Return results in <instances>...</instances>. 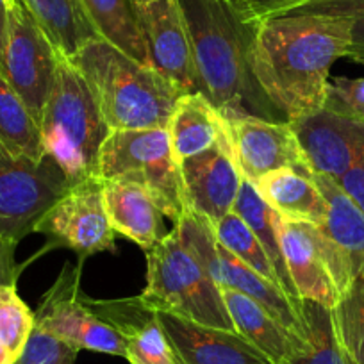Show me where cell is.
Segmentation results:
<instances>
[{
    "label": "cell",
    "mask_w": 364,
    "mask_h": 364,
    "mask_svg": "<svg viewBox=\"0 0 364 364\" xmlns=\"http://www.w3.org/2000/svg\"><path fill=\"white\" fill-rule=\"evenodd\" d=\"M227 122L234 159L243 178L252 184L281 168L313 173L289 122L232 118Z\"/></svg>",
    "instance_id": "obj_13"
},
{
    "label": "cell",
    "mask_w": 364,
    "mask_h": 364,
    "mask_svg": "<svg viewBox=\"0 0 364 364\" xmlns=\"http://www.w3.org/2000/svg\"><path fill=\"white\" fill-rule=\"evenodd\" d=\"M138 15L152 68L182 93H195L193 55L181 2H139Z\"/></svg>",
    "instance_id": "obj_14"
},
{
    "label": "cell",
    "mask_w": 364,
    "mask_h": 364,
    "mask_svg": "<svg viewBox=\"0 0 364 364\" xmlns=\"http://www.w3.org/2000/svg\"><path fill=\"white\" fill-rule=\"evenodd\" d=\"M97 177L139 184L173 223L188 211L181 166L173 157L166 129L111 131L100 149Z\"/></svg>",
    "instance_id": "obj_6"
},
{
    "label": "cell",
    "mask_w": 364,
    "mask_h": 364,
    "mask_svg": "<svg viewBox=\"0 0 364 364\" xmlns=\"http://www.w3.org/2000/svg\"><path fill=\"white\" fill-rule=\"evenodd\" d=\"M350 31L352 20L339 16L284 15L259 23L252 68L286 120L323 109L331 68L346 58Z\"/></svg>",
    "instance_id": "obj_1"
},
{
    "label": "cell",
    "mask_w": 364,
    "mask_h": 364,
    "mask_svg": "<svg viewBox=\"0 0 364 364\" xmlns=\"http://www.w3.org/2000/svg\"><path fill=\"white\" fill-rule=\"evenodd\" d=\"M77 350L34 325V331L15 364H73Z\"/></svg>",
    "instance_id": "obj_32"
},
{
    "label": "cell",
    "mask_w": 364,
    "mask_h": 364,
    "mask_svg": "<svg viewBox=\"0 0 364 364\" xmlns=\"http://www.w3.org/2000/svg\"><path fill=\"white\" fill-rule=\"evenodd\" d=\"M0 364H15V359H13L11 353L8 352L2 341H0Z\"/></svg>",
    "instance_id": "obj_40"
},
{
    "label": "cell",
    "mask_w": 364,
    "mask_h": 364,
    "mask_svg": "<svg viewBox=\"0 0 364 364\" xmlns=\"http://www.w3.org/2000/svg\"><path fill=\"white\" fill-rule=\"evenodd\" d=\"M80 272L82 261L77 266L66 262L58 281L43 295V300L34 313L36 327L66 343L77 352L109 353L125 357L124 339L109 323L99 318L80 293Z\"/></svg>",
    "instance_id": "obj_10"
},
{
    "label": "cell",
    "mask_w": 364,
    "mask_h": 364,
    "mask_svg": "<svg viewBox=\"0 0 364 364\" xmlns=\"http://www.w3.org/2000/svg\"><path fill=\"white\" fill-rule=\"evenodd\" d=\"M68 61L86 80L111 131L166 129L184 95L156 70L102 38L84 45Z\"/></svg>",
    "instance_id": "obj_3"
},
{
    "label": "cell",
    "mask_w": 364,
    "mask_h": 364,
    "mask_svg": "<svg viewBox=\"0 0 364 364\" xmlns=\"http://www.w3.org/2000/svg\"><path fill=\"white\" fill-rule=\"evenodd\" d=\"M86 302L99 318L109 323L120 334L125 345V359L131 364H178L159 320L141 296L118 300Z\"/></svg>",
    "instance_id": "obj_18"
},
{
    "label": "cell",
    "mask_w": 364,
    "mask_h": 364,
    "mask_svg": "<svg viewBox=\"0 0 364 364\" xmlns=\"http://www.w3.org/2000/svg\"><path fill=\"white\" fill-rule=\"evenodd\" d=\"M313 178L327 202L325 222L318 227L341 255L352 279H364V211L336 178L321 173H313Z\"/></svg>",
    "instance_id": "obj_20"
},
{
    "label": "cell",
    "mask_w": 364,
    "mask_h": 364,
    "mask_svg": "<svg viewBox=\"0 0 364 364\" xmlns=\"http://www.w3.org/2000/svg\"><path fill=\"white\" fill-rule=\"evenodd\" d=\"M213 229H215L216 241L222 247H225L230 254L243 261L248 268L261 273L262 277H266L268 281L279 284L277 273L273 269L272 261L268 259V254L262 248L261 241L236 213H229L222 220L213 223Z\"/></svg>",
    "instance_id": "obj_30"
},
{
    "label": "cell",
    "mask_w": 364,
    "mask_h": 364,
    "mask_svg": "<svg viewBox=\"0 0 364 364\" xmlns=\"http://www.w3.org/2000/svg\"><path fill=\"white\" fill-rule=\"evenodd\" d=\"M166 131L178 164L229 138L225 118L197 91L184 93L177 100Z\"/></svg>",
    "instance_id": "obj_21"
},
{
    "label": "cell",
    "mask_w": 364,
    "mask_h": 364,
    "mask_svg": "<svg viewBox=\"0 0 364 364\" xmlns=\"http://www.w3.org/2000/svg\"><path fill=\"white\" fill-rule=\"evenodd\" d=\"M34 313L16 293V286H0V341L18 359L34 331Z\"/></svg>",
    "instance_id": "obj_31"
},
{
    "label": "cell",
    "mask_w": 364,
    "mask_h": 364,
    "mask_svg": "<svg viewBox=\"0 0 364 364\" xmlns=\"http://www.w3.org/2000/svg\"><path fill=\"white\" fill-rule=\"evenodd\" d=\"M323 109L341 117L364 120V75L355 79L336 77L331 80Z\"/></svg>",
    "instance_id": "obj_33"
},
{
    "label": "cell",
    "mask_w": 364,
    "mask_h": 364,
    "mask_svg": "<svg viewBox=\"0 0 364 364\" xmlns=\"http://www.w3.org/2000/svg\"><path fill=\"white\" fill-rule=\"evenodd\" d=\"M331 311L348 363L364 364V279H353Z\"/></svg>",
    "instance_id": "obj_29"
},
{
    "label": "cell",
    "mask_w": 364,
    "mask_h": 364,
    "mask_svg": "<svg viewBox=\"0 0 364 364\" xmlns=\"http://www.w3.org/2000/svg\"><path fill=\"white\" fill-rule=\"evenodd\" d=\"M104 182V205L114 232L124 234L143 250L156 247L168 234L161 208L139 184L125 178Z\"/></svg>",
    "instance_id": "obj_19"
},
{
    "label": "cell",
    "mask_w": 364,
    "mask_h": 364,
    "mask_svg": "<svg viewBox=\"0 0 364 364\" xmlns=\"http://www.w3.org/2000/svg\"><path fill=\"white\" fill-rule=\"evenodd\" d=\"M289 124L313 173L338 181L364 154V120L320 109Z\"/></svg>",
    "instance_id": "obj_16"
},
{
    "label": "cell",
    "mask_w": 364,
    "mask_h": 364,
    "mask_svg": "<svg viewBox=\"0 0 364 364\" xmlns=\"http://www.w3.org/2000/svg\"><path fill=\"white\" fill-rule=\"evenodd\" d=\"M222 296L237 334L264 353L273 364H284L304 346V339L299 334L286 328L247 295L222 288Z\"/></svg>",
    "instance_id": "obj_22"
},
{
    "label": "cell",
    "mask_w": 364,
    "mask_h": 364,
    "mask_svg": "<svg viewBox=\"0 0 364 364\" xmlns=\"http://www.w3.org/2000/svg\"><path fill=\"white\" fill-rule=\"evenodd\" d=\"M52 247L68 248L80 259L99 252H117V232L104 205V182L87 177L77 182L48 209L36 230Z\"/></svg>",
    "instance_id": "obj_12"
},
{
    "label": "cell",
    "mask_w": 364,
    "mask_h": 364,
    "mask_svg": "<svg viewBox=\"0 0 364 364\" xmlns=\"http://www.w3.org/2000/svg\"><path fill=\"white\" fill-rule=\"evenodd\" d=\"M182 184L188 209L216 223L232 213L243 175L234 159L230 138L182 161Z\"/></svg>",
    "instance_id": "obj_15"
},
{
    "label": "cell",
    "mask_w": 364,
    "mask_h": 364,
    "mask_svg": "<svg viewBox=\"0 0 364 364\" xmlns=\"http://www.w3.org/2000/svg\"><path fill=\"white\" fill-rule=\"evenodd\" d=\"M254 186L262 200L282 220L323 225L327 202L318 190L313 173L281 168L262 175Z\"/></svg>",
    "instance_id": "obj_23"
},
{
    "label": "cell",
    "mask_w": 364,
    "mask_h": 364,
    "mask_svg": "<svg viewBox=\"0 0 364 364\" xmlns=\"http://www.w3.org/2000/svg\"><path fill=\"white\" fill-rule=\"evenodd\" d=\"M139 296L161 313L236 332L222 289L178 225L146 250V286Z\"/></svg>",
    "instance_id": "obj_5"
},
{
    "label": "cell",
    "mask_w": 364,
    "mask_h": 364,
    "mask_svg": "<svg viewBox=\"0 0 364 364\" xmlns=\"http://www.w3.org/2000/svg\"><path fill=\"white\" fill-rule=\"evenodd\" d=\"M193 55L195 91L225 120L288 122L259 86L252 68L257 20L234 0H178Z\"/></svg>",
    "instance_id": "obj_2"
},
{
    "label": "cell",
    "mask_w": 364,
    "mask_h": 364,
    "mask_svg": "<svg viewBox=\"0 0 364 364\" xmlns=\"http://www.w3.org/2000/svg\"><path fill=\"white\" fill-rule=\"evenodd\" d=\"M63 55L34 18L26 0L9 4L8 40L0 73L40 124Z\"/></svg>",
    "instance_id": "obj_9"
},
{
    "label": "cell",
    "mask_w": 364,
    "mask_h": 364,
    "mask_svg": "<svg viewBox=\"0 0 364 364\" xmlns=\"http://www.w3.org/2000/svg\"><path fill=\"white\" fill-rule=\"evenodd\" d=\"M70 188L72 182L47 154L34 161L0 152V237L20 243Z\"/></svg>",
    "instance_id": "obj_7"
},
{
    "label": "cell",
    "mask_w": 364,
    "mask_h": 364,
    "mask_svg": "<svg viewBox=\"0 0 364 364\" xmlns=\"http://www.w3.org/2000/svg\"><path fill=\"white\" fill-rule=\"evenodd\" d=\"M11 2H15V0H8V4H11Z\"/></svg>",
    "instance_id": "obj_42"
},
{
    "label": "cell",
    "mask_w": 364,
    "mask_h": 364,
    "mask_svg": "<svg viewBox=\"0 0 364 364\" xmlns=\"http://www.w3.org/2000/svg\"><path fill=\"white\" fill-rule=\"evenodd\" d=\"M338 184L364 211V154L355 161V164L345 175H341L338 178Z\"/></svg>",
    "instance_id": "obj_36"
},
{
    "label": "cell",
    "mask_w": 364,
    "mask_h": 364,
    "mask_svg": "<svg viewBox=\"0 0 364 364\" xmlns=\"http://www.w3.org/2000/svg\"><path fill=\"white\" fill-rule=\"evenodd\" d=\"M55 50L72 59L84 45L99 40L82 0H26Z\"/></svg>",
    "instance_id": "obj_25"
},
{
    "label": "cell",
    "mask_w": 364,
    "mask_h": 364,
    "mask_svg": "<svg viewBox=\"0 0 364 364\" xmlns=\"http://www.w3.org/2000/svg\"><path fill=\"white\" fill-rule=\"evenodd\" d=\"M232 211L250 227L252 232L261 241L262 248L268 254V259L272 261L273 269L277 273L279 284L284 289L286 295L296 306H302V300H300L299 293H296L295 286L291 282V277H289L288 266H286L284 254H282L281 248V237H279V220H281V216L262 200L254 184L247 178H243V182H241L240 193H237Z\"/></svg>",
    "instance_id": "obj_26"
},
{
    "label": "cell",
    "mask_w": 364,
    "mask_h": 364,
    "mask_svg": "<svg viewBox=\"0 0 364 364\" xmlns=\"http://www.w3.org/2000/svg\"><path fill=\"white\" fill-rule=\"evenodd\" d=\"M38 127L43 152L59 164L72 186L97 177L100 149L111 129L86 80L66 58L59 61Z\"/></svg>",
    "instance_id": "obj_4"
},
{
    "label": "cell",
    "mask_w": 364,
    "mask_h": 364,
    "mask_svg": "<svg viewBox=\"0 0 364 364\" xmlns=\"http://www.w3.org/2000/svg\"><path fill=\"white\" fill-rule=\"evenodd\" d=\"M346 58L352 61L364 65V18L352 20V31H350V45Z\"/></svg>",
    "instance_id": "obj_38"
},
{
    "label": "cell",
    "mask_w": 364,
    "mask_h": 364,
    "mask_svg": "<svg viewBox=\"0 0 364 364\" xmlns=\"http://www.w3.org/2000/svg\"><path fill=\"white\" fill-rule=\"evenodd\" d=\"M173 225L181 227L220 289L230 288L243 293L268 311L286 328L302 338V306H296L281 286L248 268L243 261L222 247L216 241L215 229L208 218L188 209Z\"/></svg>",
    "instance_id": "obj_8"
},
{
    "label": "cell",
    "mask_w": 364,
    "mask_h": 364,
    "mask_svg": "<svg viewBox=\"0 0 364 364\" xmlns=\"http://www.w3.org/2000/svg\"><path fill=\"white\" fill-rule=\"evenodd\" d=\"M279 237L300 300H311L332 309L353 279L323 230L313 223L281 218Z\"/></svg>",
    "instance_id": "obj_11"
},
{
    "label": "cell",
    "mask_w": 364,
    "mask_h": 364,
    "mask_svg": "<svg viewBox=\"0 0 364 364\" xmlns=\"http://www.w3.org/2000/svg\"><path fill=\"white\" fill-rule=\"evenodd\" d=\"M311 2H316V0H237V4L245 9V13L257 22H264L273 16L288 15Z\"/></svg>",
    "instance_id": "obj_35"
},
{
    "label": "cell",
    "mask_w": 364,
    "mask_h": 364,
    "mask_svg": "<svg viewBox=\"0 0 364 364\" xmlns=\"http://www.w3.org/2000/svg\"><path fill=\"white\" fill-rule=\"evenodd\" d=\"M178 364H273L243 336L157 311Z\"/></svg>",
    "instance_id": "obj_17"
},
{
    "label": "cell",
    "mask_w": 364,
    "mask_h": 364,
    "mask_svg": "<svg viewBox=\"0 0 364 364\" xmlns=\"http://www.w3.org/2000/svg\"><path fill=\"white\" fill-rule=\"evenodd\" d=\"M136 4H139V2H149V0H134Z\"/></svg>",
    "instance_id": "obj_41"
},
{
    "label": "cell",
    "mask_w": 364,
    "mask_h": 364,
    "mask_svg": "<svg viewBox=\"0 0 364 364\" xmlns=\"http://www.w3.org/2000/svg\"><path fill=\"white\" fill-rule=\"evenodd\" d=\"M234 2H237V0H234Z\"/></svg>",
    "instance_id": "obj_43"
},
{
    "label": "cell",
    "mask_w": 364,
    "mask_h": 364,
    "mask_svg": "<svg viewBox=\"0 0 364 364\" xmlns=\"http://www.w3.org/2000/svg\"><path fill=\"white\" fill-rule=\"evenodd\" d=\"M0 152L40 161L45 156L40 127L26 104L0 73Z\"/></svg>",
    "instance_id": "obj_27"
},
{
    "label": "cell",
    "mask_w": 364,
    "mask_h": 364,
    "mask_svg": "<svg viewBox=\"0 0 364 364\" xmlns=\"http://www.w3.org/2000/svg\"><path fill=\"white\" fill-rule=\"evenodd\" d=\"M8 23H9V4H8V0H0V63H2L6 40H8Z\"/></svg>",
    "instance_id": "obj_39"
},
{
    "label": "cell",
    "mask_w": 364,
    "mask_h": 364,
    "mask_svg": "<svg viewBox=\"0 0 364 364\" xmlns=\"http://www.w3.org/2000/svg\"><path fill=\"white\" fill-rule=\"evenodd\" d=\"M15 241L0 237V286H16V279H18L22 266L16 264Z\"/></svg>",
    "instance_id": "obj_37"
},
{
    "label": "cell",
    "mask_w": 364,
    "mask_h": 364,
    "mask_svg": "<svg viewBox=\"0 0 364 364\" xmlns=\"http://www.w3.org/2000/svg\"><path fill=\"white\" fill-rule=\"evenodd\" d=\"M82 6L104 41L152 68L134 0H82Z\"/></svg>",
    "instance_id": "obj_24"
},
{
    "label": "cell",
    "mask_w": 364,
    "mask_h": 364,
    "mask_svg": "<svg viewBox=\"0 0 364 364\" xmlns=\"http://www.w3.org/2000/svg\"><path fill=\"white\" fill-rule=\"evenodd\" d=\"M288 15H320L339 18H364V0H316ZM284 16V15H282Z\"/></svg>",
    "instance_id": "obj_34"
},
{
    "label": "cell",
    "mask_w": 364,
    "mask_h": 364,
    "mask_svg": "<svg viewBox=\"0 0 364 364\" xmlns=\"http://www.w3.org/2000/svg\"><path fill=\"white\" fill-rule=\"evenodd\" d=\"M304 346L284 364H350L336 334L332 311L321 304L302 300Z\"/></svg>",
    "instance_id": "obj_28"
}]
</instances>
